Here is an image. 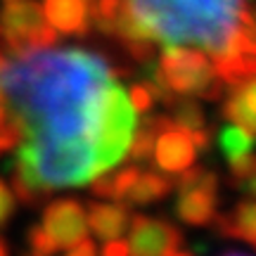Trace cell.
Listing matches in <instances>:
<instances>
[{
	"instance_id": "6da1fadb",
	"label": "cell",
	"mask_w": 256,
	"mask_h": 256,
	"mask_svg": "<svg viewBox=\"0 0 256 256\" xmlns=\"http://www.w3.org/2000/svg\"><path fill=\"white\" fill-rule=\"evenodd\" d=\"M0 98L19 126L12 190L24 204L119 166L140 126L110 64L52 38L14 43L0 34Z\"/></svg>"
},
{
	"instance_id": "7a4b0ae2",
	"label": "cell",
	"mask_w": 256,
	"mask_h": 256,
	"mask_svg": "<svg viewBox=\"0 0 256 256\" xmlns=\"http://www.w3.org/2000/svg\"><path fill=\"white\" fill-rule=\"evenodd\" d=\"M104 19L162 57H197L220 81L256 76V12L249 0H104Z\"/></svg>"
},
{
	"instance_id": "3957f363",
	"label": "cell",
	"mask_w": 256,
	"mask_h": 256,
	"mask_svg": "<svg viewBox=\"0 0 256 256\" xmlns=\"http://www.w3.org/2000/svg\"><path fill=\"white\" fill-rule=\"evenodd\" d=\"M176 216L190 228L211 226L218 216V176L209 168H188L180 174Z\"/></svg>"
},
{
	"instance_id": "277c9868",
	"label": "cell",
	"mask_w": 256,
	"mask_h": 256,
	"mask_svg": "<svg viewBox=\"0 0 256 256\" xmlns=\"http://www.w3.org/2000/svg\"><path fill=\"white\" fill-rule=\"evenodd\" d=\"M55 252L69 249L88 238V214L78 200H55L43 206V216L38 223Z\"/></svg>"
},
{
	"instance_id": "5b68a950",
	"label": "cell",
	"mask_w": 256,
	"mask_h": 256,
	"mask_svg": "<svg viewBox=\"0 0 256 256\" xmlns=\"http://www.w3.org/2000/svg\"><path fill=\"white\" fill-rule=\"evenodd\" d=\"M183 242L174 223L145 214L130 216L128 226V256H174Z\"/></svg>"
},
{
	"instance_id": "8992f818",
	"label": "cell",
	"mask_w": 256,
	"mask_h": 256,
	"mask_svg": "<svg viewBox=\"0 0 256 256\" xmlns=\"http://www.w3.org/2000/svg\"><path fill=\"white\" fill-rule=\"evenodd\" d=\"M152 156H154L156 168H162L164 174L180 176L194 162L197 145H194L190 133L183 130L176 121L162 119L154 147H152Z\"/></svg>"
},
{
	"instance_id": "52a82bcc",
	"label": "cell",
	"mask_w": 256,
	"mask_h": 256,
	"mask_svg": "<svg viewBox=\"0 0 256 256\" xmlns=\"http://www.w3.org/2000/svg\"><path fill=\"white\" fill-rule=\"evenodd\" d=\"M214 223L223 238L240 240L256 249V197L238 202L228 214H218Z\"/></svg>"
},
{
	"instance_id": "ba28073f",
	"label": "cell",
	"mask_w": 256,
	"mask_h": 256,
	"mask_svg": "<svg viewBox=\"0 0 256 256\" xmlns=\"http://www.w3.org/2000/svg\"><path fill=\"white\" fill-rule=\"evenodd\" d=\"M88 228L100 240H119L130 226L126 204L119 202H92L88 206Z\"/></svg>"
},
{
	"instance_id": "9c48e42d",
	"label": "cell",
	"mask_w": 256,
	"mask_h": 256,
	"mask_svg": "<svg viewBox=\"0 0 256 256\" xmlns=\"http://www.w3.org/2000/svg\"><path fill=\"white\" fill-rule=\"evenodd\" d=\"M226 116L235 126L256 136V76L238 83V88L226 102Z\"/></svg>"
},
{
	"instance_id": "30bf717a",
	"label": "cell",
	"mask_w": 256,
	"mask_h": 256,
	"mask_svg": "<svg viewBox=\"0 0 256 256\" xmlns=\"http://www.w3.org/2000/svg\"><path fill=\"white\" fill-rule=\"evenodd\" d=\"M174 190V183L164 178L162 174L154 171H138L136 180L130 183L126 194L128 204H136V206H145V204H154V202L168 197Z\"/></svg>"
},
{
	"instance_id": "8fae6325",
	"label": "cell",
	"mask_w": 256,
	"mask_h": 256,
	"mask_svg": "<svg viewBox=\"0 0 256 256\" xmlns=\"http://www.w3.org/2000/svg\"><path fill=\"white\" fill-rule=\"evenodd\" d=\"M138 171L140 168H136V166H124V168H116V171H104V174L95 176L90 180V192L95 197H102V200H110V202L126 200L128 188L136 180Z\"/></svg>"
},
{
	"instance_id": "7c38bea8",
	"label": "cell",
	"mask_w": 256,
	"mask_h": 256,
	"mask_svg": "<svg viewBox=\"0 0 256 256\" xmlns=\"http://www.w3.org/2000/svg\"><path fill=\"white\" fill-rule=\"evenodd\" d=\"M218 142H220V150H223L226 159H228V164H238L242 159L252 156L254 145H256V136L232 124V126L223 128Z\"/></svg>"
},
{
	"instance_id": "4fadbf2b",
	"label": "cell",
	"mask_w": 256,
	"mask_h": 256,
	"mask_svg": "<svg viewBox=\"0 0 256 256\" xmlns=\"http://www.w3.org/2000/svg\"><path fill=\"white\" fill-rule=\"evenodd\" d=\"M230 185L247 197H256V156L230 164Z\"/></svg>"
},
{
	"instance_id": "5bb4252c",
	"label": "cell",
	"mask_w": 256,
	"mask_h": 256,
	"mask_svg": "<svg viewBox=\"0 0 256 256\" xmlns=\"http://www.w3.org/2000/svg\"><path fill=\"white\" fill-rule=\"evenodd\" d=\"M17 140H19V126L14 116L10 114L8 104L0 98V154L10 152L12 147L17 145Z\"/></svg>"
},
{
	"instance_id": "9a60e30c",
	"label": "cell",
	"mask_w": 256,
	"mask_h": 256,
	"mask_svg": "<svg viewBox=\"0 0 256 256\" xmlns=\"http://www.w3.org/2000/svg\"><path fill=\"white\" fill-rule=\"evenodd\" d=\"M14 211H17V194L0 178V228L5 223H10V218L14 216Z\"/></svg>"
},
{
	"instance_id": "2e32d148",
	"label": "cell",
	"mask_w": 256,
	"mask_h": 256,
	"mask_svg": "<svg viewBox=\"0 0 256 256\" xmlns=\"http://www.w3.org/2000/svg\"><path fill=\"white\" fill-rule=\"evenodd\" d=\"M26 240H28V247L34 249L36 254H48V256H52L55 254V247H52V242L48 240V235L43 232V228L40 226H31L26 232Z\"/></svg>"
},
{
	"instance_id": "e0dca14e",
	"label": "cell",
	"mask_w": 256,
	"mask_h": 256,
	"mask_svg": "<svg viewBox=\"0 0 256 256\" xmlns=\"http://www.w3.org/2000/svg\"><path fill=\"white\" fill-rule=\"evenodd\" d=\"M64 256H98V247H95V242L92 240H81L78 244H74V247L66 249V254Z\"/></svg>"
},
{
	"instance_id": "ac0fdd59",
	"label": "cell",
	"mask_w": 256,
	"mask_h": 256,
	"mask_svg": "<svg viewBox=\"0 0 256 256\" xmlns=\"http://www.w3.org/2000/svg\"><path fill=\"white\" fill-rule=\"evenodd\" d=\"M102 256H128V242L124 240H107L102 247Z\"/></svg>"
},
{
	"instance_id": "d6986e66",
	"label": "cell",
	"mask_w": 256,
	"mask_h": 256,
	"mask_svg": "<svg viewBox=\"0 0 256 256\" xmlns=\"http://www.w3.org/2000/svg\"><path fill=\"white\" fill-rule=\"evenodd\" d=\"M0 256H10V252H8V244L0 240Z\"/></svg>"
},
{
	"instance_id": "ffe728a7",
	"label": "cell",
	"mask_w": 256,
	"mask_h": 256,
	"mask_svg": "<svg viewBox=\"0 0 256 256\" xmlns=\"http://www.w3.org/2000/svg\"><path fill=\"white\" fill-rule=\"evenodd\" d=\"M174 256H194V254H190V252H183V249H178Z\"/></svg>"
},
{
	"instance_id": "44dd1931",
	"label": "cell",
	"mask_w": 256,
	"mask_h": 256,
	"mask_svg": "<svg viewBox=\"0 0 256 256\" xmlns=\"http://www.w3.org/2000/svg\"><path fill=\"white\" fill-rule=\"evenodd\" d=\"M223 256H249V254H240V252H228V254H223Z\"/></svg>"
},
{
	"instance_id": "7402d4cb",
	"label": "cell",
	"mask_w": 256,
	"mask_h": 256,
	"mask_svg": "<svg viewBox=\"0 0 256 256\" xmlns=\"http://www.w3.org/2000/svg\"><path fill=\"white\" fill-rule=\"evenodd\" d=\"M26 256H48V254H36V252H34V254H26Z\"/></svg>"
}]
</instances>
